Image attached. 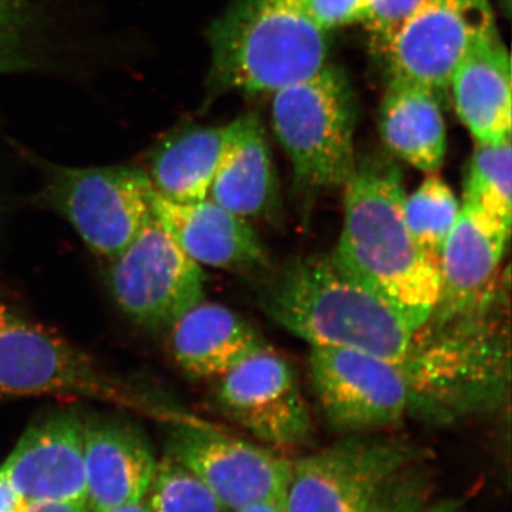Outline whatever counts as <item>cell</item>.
Segmentation results:
<instances>
[{"label": "cell", "mask_w": 512, "mask_h": 512, "mask_svg": "<svg viewBox=\"0 0 512 512\" xmlns=\"http://www.w3.org/2000/svg\"><path fill=\"white\" fill-rule=\"evenodd\" d=\"M343 227L333 264L417 330L439 301V265L421 252L404 217L402 170L390 158L356 160L343 185Z\"/></svg>", "instance_id": "obj_1"}, {"label": "cell", "mask_w": 512, "mask_h": 512, "mask_svg": "<svg viewBox=\"0 0 512 512\" xmlns=\"http://www.w3.org/2000/svg\"><path fill=\"white\" fill-rule=\"evenodd\" d=\"M259 306L281 328L312 346L369 353L403 367L417 346V330L329 255L286 262L262 286Z\"/></svg>", "instance_id": "obj_2"}, {"label": "cell", "mask_w": 512, "mask_h": 512, "mask_svg": "<svg viewBox=\"0 0 512 512\" xmlns=\"http://www.w3.org/2000/svg\"><path fill=\"white\" fill-rule=\"evenodd\" d=\"M212 92L275 93L326 66L328 39L306 0H232L208 32Z\"/></svg>", "instance_id": "obj_3"}, {"label": "cell", "mask_w": 512, "mask_h": 512, "mask_svg": "<svg viewBox=\"0 0 512 512\" xmlns=\"http://www.w3.org/2000/svg\"><path fill=\"white\" fill-rule=\"evenodd\" d=\"M403 372L413 390L412 413L446 423L500 399L508 355L483 308L417 329Z\"/></svg>", "instance_id": "obj_4"}, {"label": "cell", "mask_w": 512, "mask_h": 512, "mask_svg": "<svg viewBox=\"0 0 512 512\" xmlns=\"http://www.w3.org/2000/svg\"><path fill=\"white\" fill-rule=\"evenodd\" d=\"M42 394L104 400L174 423L194 419L104 372L72 343L0 302V396Z\"/></svg>", "instance_id": "obj_5"}, {"label": "cell", "mask_w": 512, "mask_h": 512, "mask_svg": "<svg viewBox=\"0 0 512 512\" xmlns=\"http://www.w3.org/2000/svg\"><path fill=\"white\" fill-rule=\"evenodd\" d=\"M272 123L299 190L309 195L345 185L356 165V103L342 70L326 64L275 92Z\"/></svg>", "instance_id": "obj_6"}, {"label": "cell", "mask_w": 512, "mask_h": 512, "mask_svg": "<svg viewBox=\"0 0 512 512\" xmlns=\"http://www.w3.org/2000/svg\"><path fill=\"white\" fill-rule=\"evenodd\" d=\"M421 460L423 451L399 437L343 436L292 461L285 512H367L397 477Z\"/></svg>", "instance_id": "obj_7"}, {"label": "cell", "mask_w": 512, "mask_h": 512, "mask_svg": "<svg viewBox=\"0 0 512 512\" xmlns=\"http://www.w3.org/2000/svg\"><path fill=\"white\" fill-rule=\"evenodd\" d=\"M153 183L128 165L74 168L50 165L45 198L94 254L113 261L153 217Z\"/></svg>", "instance_id": "obj_8"}, {"label": "cell", "mask_w": 512, "mask_h": 512, "mask_svg": "<svg viewBox=\"0 0 512 512\" xmlns=\"http://www.w3.org/2000/svg\"><path fill=\"white\" fill-rule=\"evenodd\" d=\"M309 373L322 416L342 436L390 429L412 413L409 380L389 360L357 350L312 346Z\"/></svg>", "instance_id": "obj_9"}, {"label": "cell", "mask_w": 512, "mask_h": 512, "mask_svg": "<svg viewBox=\"0 0 512 512\" xmlns=\"http://www.w3.org/2000/svg\"><path fill=\"white\" fill-rule=\"evenodd\" d=\"M497 36L490 0H431L383 46L389 80L446 92L457 67Z\"/></svg>", "instance_id": "obj_10"}, {"label": "cell", "mask_w": 512, "mask_h": 512, "mask_svg": "<svg viewBox=\"0 0 512 512\" xmlns=\"http://www.w3.org/2000/svg\"><path fill=\"white\" fill-rule=\"evenodd\" d=\"M111 262L114 299L138 325L150 329L171 326L204 301L201 265L185 254L154 217Z\"/></svg>", "instance_id": "obj_11"}, {"label": "cell", "mask_w": 512, "mask_h": 512, "mask_svg": "<svg viewBox=\"0 0 512 512\" xmlns=\"http://www.w3.org/2000/svg\"><path fill=\"white\" fill-rule=\"evenodd\" d=\"M168 454L201 478L229 511L282 501L292 461L198 419L181 421L168 441Z\"/></svg>", "instance_id": "obj_12"}, {"label": "cell", "mask_w": 512, "mask_h": 512, "mask_svg": "<svg viewBox=\"0 0 512 512\" xmlns=\"http://www.w3.org/2000/svg\"><path fill=\"white\" fill-rule=\"evenodd\" d=\"M217 403L225 416L269 446H306L315 434L295 369L269 346L220 377Z\"/></svg>", "instance_id": "obj_13"}, {"label": "cell", "mask_w": 512, "mask_h": 512, "mask_svg": "<svg viewBox=\"0 0 512 512\" xmlns=\"http://www.w3.org/2000/svg\"><path fill=\"white\" fill-rule=\"evenodd\" d=\"M510 232L508 222L463 201L441 251L439 301L430 323L447 322L490 305V285L503 261Z\"/></svg>", "instance_id": "obj_14"}, {"label": "cell", "mask_w": 512, "mask_h": 512, "mask_svg": "<svg viewBox=\"0 0 512 512\" xmlns=\"http://www.w3.org/2000/svg\"><path fill=\"white\" fill-rule=\"evenodd\" d=\"M25 501H87L83 421L76 413L32 424L0 467Z\"/></svg>", "instance_id": "obj_15"}, {"label": "cell", "mask_w": 512, "mask_h": 512, "mask_svg": "<svg viewBox=\"0 0 512 512\" xmlns=\"http://www.w3.org/2000/svg\"><path fill=\"white\" fill-rule=\"evenodd\" d=\"M151 212L198 265L237 274H262L271 268L264 242L249 221L210 197L200 202H177L154 188Z\"/></svg>", "instance_id": "obj_16"}, {"label": "cell", "mask_w": 512, "mask_h": 512, "mask_svg": "<svg viewBox=\"0 0 512 512\" xmlns=\"http://www.w3.org/2000/svg\"><path fill=\"white\" fill-rule=\"evenodd\" d=\"M83 437L90 508L106 512L141 501L156 470L143 433L126 421L89 417Z\"/></svg>", "instance_id": "obj_17"}, {"label": "cell", "mask_w": 512, "mask_h": 512, "mask_svg": "<svg viewBox=\"0 0 512 512\" xmlns=\"http://www.w3.org/2000/svg\"><path fill=\"white\" fill-rule=\"evenodd\" d=\"M224 151L212 181V201L245 220H275L279 194L265 128L258 114L229 123Z\"/></svg>", "instance_id": "obj_18"}, {"label": "cell", "mask_w": 512, "mask_h": 512, "mask_svg": "<svg viewBox=\"0 0 512 512\" xmlns=\"http://www.w3.org/2000/svg\"><path fill=\"white\" fill-rule=\"evenodd\" d=\"M266 346L251 323L220 303L201 301L171 325V355L194 379H220Z\"/></svg>", "instance_id": "obj_19"}, {"label": "cell", "mask_w": 512, "mask_h": 512, "mask_svg": "<svg viewBox=\"0 0 512 512\" xmlns=\"http://www.w3.org/2000/svg\"><path fill=\"white\" fill-rule=\"evenodd\" d=\"M448 89L477 144L497 146L511 140V59L500 36L457 67Z\"/></svg>", "instance_id": "obj_20"}, {"label": "cell", "mask_w": 512, "mask_h": 512, "mask_svg": "<svg viewBox=\"0 0 512 512\" xmlns=\"http://www.w3.org/2000/svg\"><path fill=\"white\" fill-rule=\"evenodd\" d=\"M379 127L386 147L417 170L434 173L443 164L446 124L437 94L426 87L389 80Z\"/></svg>", "instance_id": "obj_21"}, {"label": "cell", "mask_w": 512, "mask_h": 512, "mask_svg": "<svg viewBox=\"0 0 512 512\" xmlns=\"http://www.w3.org/2000/svg\"><path fill=\"white\" fill-rule=\"evenodd\" d=\"M225 138V127H190L161 141L148 174L158 194L177 202L207 200Z\"/></svg>", "instance_id": "obj_22"}, {"label": "cell", "mask_w": 512, "mask_h": 512, "mask_svg": "<svg viewBox=\"0 0 512 512\" xmlns=\"http://www.w3.org/2000/svg\"><path fill=\"white\" fill-rule=\"evenodd\" d=\"M461 205L443 178L431 173L404 202L407 227L427 258L439 265L441 251Z\"/></svg>", "instance_id": "obj_23"}, {"label": "cell", "mask_w": 512, "mask_h": 512, "mask_svg": "<svg viewBox=\"0 0 512 512\" xmlns=\"http://www.w3.org/2000/svg\"><path fill=\"white\" fill-rule=\"evenodd\" d=\"M511 224L512 146L511 140L497 146H481L468 164L464 200Z\"/></svg>", "instance_id": "obj_24"}, {"label": "cell", "mask_w": 512, "mask_h": 512, "mask_svg": "<svg viewBox=\"0 0 512 512\" xmlns=\"http://www.w3.org/2000/svg\"><path fill=\"white\" fill-rule=\"evenodd\" d=\"M147 490L151 512H228L208 485L170 454L154 470Z\"/></svg>", "instance_id": "obj_25"}, {"label": "cell", "mask_w": 512, "mask_h": 512, "mask_svg": "<svg viewBox=\"0 0 512 512\" xmlns=\"http://www.w3.org/2000/svg\"><path fill=\"white\" fill-rule=\"evenodd\" d=\"M30 15L29 0H0V73L25 62Z\"/></svg>", "instance_id": "obj_26"}, {"label": "cell", "mask_w": 512, "mask_h": 512, "mask_svg": "<svg viewBox=\"0 0 512 512\" xmlns=\"http://www.w3.org/2000/svg\"><path fill=\"white\" fill-rule=\"evenodd\" d=\"M420 464L397 477L367 512H419L430 501L429 477Z\"/></svg>", "instance_id": "obj_27"}, {"label": "cell", "mask_w": 512, "mask_h": 512, "mask_svg": "<svg viewBox=\"0 0 512 512\" xmlns=\"http://www.w3.org/2000/svg\"><path fill=\"white\" fill-rule=\"evenodd\" d=\"M306 6L325 33L350 23H367L372 16V0H306Z\"/></svg>", "instance_id": "obj_28"}, {"label": "cell", "mask_w": 512, "mask_h": 512, "mask_svg": "<svg viewBox=\"0 0 512 512\" xmlns=\"http://www.w3.org/2000/svg\"><path fill=\"white\" fill-rule=\"evenodd\" d=\"M431 0H372V16L366 23L380 50L407 19Z\"/></svg>", "instance_id": "obj_29"}, {"label": "cell", "mask_w": 512, "mask_h": 512, "mask_svg": "<svg viewBox=\"0 0 512 512\" xmlns=\"http://www.w3.org/2000/svg\"><path fill=\"white\" fill-rule=\"evenodd\" d=\"M19 512H89L79 501H26Z\"/></svg>", "instance_id": "obj_30"}, {"label": "cell", "mask_w": 512, "mask_h": 512, "mask_svg": "<svg viewBox=\"0 0 512 512\" xmlns=\"http://www.w3.org/2000/svg\"><path fill=\"white\" fill-rule=\"evenodd\" d=\"M25 503L8 480L0 474V512H19Z\"/></svg>", "instance_id": "obj_31"}, {"label": "cell", "mask_w": 512, "mask_h": 512, "mask_svg": "<svg viewBox=\"0 0 512 512\" xmlns=\"http://www.w3.org/2000/svg\"><path fill=\"white\" fill-rule=\"evenodd\" d=\"M419 512H466L464 503L457 498L429 501Z\"/></svg>", "instance_id": "obj_32"}, {"label": "cell", "mask_w": 512, "mask_h": 512, "mask_svg": "<svg viewBox=\"0 0 512 512\" xmlns=\"http://www.w3.org/2000/svg\"><path fill=\"white\" fill-rule=\"evenodd\" d=\"M229 512H285V508L282 501H265V503L251 504Z\"/></svg>", "instance_id": "obj_33"}, {"label": "cell", "mask_w": 512, "mask_h": 512, "mask_svg": "<svg viewBox=\"0 0 512 512\" xmlns=\"http://www.w3.org/2000/svg\"><path fill=\"white\" fill-rule=\"evenodd\" d=\"M106 512H151L147 505L141 504L140 501L134 504L123 505V507L113 508Z\"/></svg>", "instance_id": "obj_34"}]
</instances>
